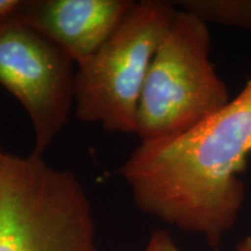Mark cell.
<instances>
[{
	"label": "cell",
	"instance_id": "8fae6325",
	"mask_svg": "<svg viewBox=\"0 0 251 251\" xmlns=\"http://www.w3.org/2000/svg\"><path fill=\"white\" fill-rule=\"evenodd\" d=\"M4 153L1 151V148H0V164H1V161H2V157H4Z\"/></svg>",
	"mask_w": 251,
	"mask_h": 251
},
{
	"label": "cell",
	"instance_id": "8992f818",
	"mask_svg": "<svg viewBox=\"0 0 251 251\" xmlns=\"http://www.w3.org/2000/svg\"><path fill=\"white\" fill-rule=\"evenodd\" d=\"M134 0H23L17 15L79 64L117 30Z\"/></svg>",
	"mask_w": 251,
	"mask_h": 251
},
{
	"label": "cell",
	"instance_id": "ba28073f",
	"mask_svg": "<svg viewBox=\"0 0 251 251\" xmlns=\"http://www.w3.org/2000/svg\"><path fill=\"white\" fill-rule=\"evenodd\" d=\"M144 251H183L175 240L172 238L170 231L165 229L153 230L150 235L148 243Z\"/></svg>",
	"mask_w": 251,
	"mask_h": 251
},
{
	"label": "cell",
	"instance_id": "52a82bcc",
	"mask_svg": "<svg viewBox=\"0 0 251 251\" xmlns=\"http://www.w3.org/2000/svg\"><path fill=\"white\" fill-rule=\"evenodd\" d=\"M177 4L207 25L251 30V0H181Z\"/></svg>",
	"mask_w": 251,
	"mask_h": 251
},
{
	"label": "cell",
	"instance_id": "9c48e42d",
	"mask_svg": "<svg viewBox=\"0 0 251 251\" xmlns=\"http://www.w3.org/2000/svg\"><path fill=\"white\" fill-rule=\"evenodd\" d=\"M21 4L23 0H0V19L15 13Z\"/></svg>",
	"mask_w": 251,
	"mask_h": 251
},
{
	"label": "cell",
	"instance_id": "30bf717a",
	"mask_svg": "<svg viewBox=\"0 0 251 251\" xmlns=\"http://www.w3.org/2000/svg\"><path fill=\"white\" fill-rule=\"evenodd\" d=\"M234 251H251V235H248L240 241Z\"/></svg>",
	"mask_w": 251,
	"mask_h": 251
},
{
	"label": "cell",
	"instance_id": "5b68a950",
	"mask_svg": "<svg viewBox=\"0 0 251 251\" xmlns=\"http://www.w3.org/2000/svg\"><path fill=\"white\" fill-rule=\"evenodd\" d=\"M75 67L57 45L24 23L17 12L0 19V84L26 109L36 155L43 156L69 124Z\"/></svg>",
	"mask_w": 251,
	"mask_h": 251
},
{
	"label": "cell",
	"instance_id": "277c9868",
	"mask_svg": "<svg viewBox=\"0 0 251 251\" xmlns=\"http://www.w3.org/2000/svg\"><path fill=\"white\" fill-rule=\"evenodd\" d=\"M176 12L169 1H135L117 30L76 65L75 113L80 121L135 134L147 74Z\"/></svg>",
	"mask_w": 251,
	"mask_h": 251
},
{
	"label": "cell",
	"instance_id": "6da1fadb",
	"mask_svg": "<svg viewBox=\"0 0 251 251\" xmlns=\"http://www.w3.org/2000/svg\"><path fill=\"white\" fill-rule=\"evenodd\" d=\"M251 153V78L226 107L193 127L141 141L121 166L135 205L219 249L247 198Z\"/></svg>",
	"mask_w": 251,
	"mask_h": 251
},
{
	"label": "cell",
	"instance_id": "7a4b0ae2",
	"mask_svg": "<svg viewBox=\"0 0 251 251\" xmlns=\"http://www.w3.org/2000/svg\"><path fill=\"white\" fill-rule=\"evenodd\" d=\"M0 251H99L92 203L74 172L34 152L4 153Z\"/></svg>",
	"mask_w": 251,
	"mask_h": 251
},
{
	"label": "cell",
	"instance_id": "3957f363",
	"mask_svg": "<svg viewBox=\"0 0 251 251\" xmlns=\"http://www.w3.org/2000/svg\"><path fill=\"white\" fill-rule=\"evenodd\" d=\"M208 25L176 12L141 93L135 135L152 141L179 134L228 105V87L211 61Z\"/></svg>",
	"mask_w": 251,
	"mask_h": 251
}]
</instances>
